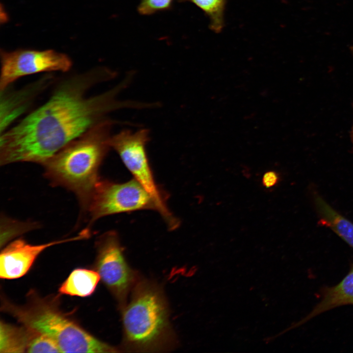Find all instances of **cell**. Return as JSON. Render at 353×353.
Masks as SVG:
<instances>
[{"instance_id": "6da1fadb", "label": "cell", "mask_w": 353, "mask_h": 353, "mask_svg": "<svg viewBox=\"0 0 353 353\" xmlns=\"http://www.w3.org/2000/svg\"><path fill=\"white\" fill-rule=\"evenodd\" d=\"M116 75L112 70L99 67L59 83L45 103L0 133V165L21 162L43 165L68 144L107 119V114L121 108H139L140 102L121 101L117 98L130 82L129 76L106 91L88 95L94 85Z\"/></svg>"}, {"instance_id": "7a4b0ae2", "label": "cell", "mask_w": 353, "mask_h": 353, "mask_svg": "<svg viewBox=\"0 0 353 353\" xmlns=\"http://www.w3.org/2000/svg\"><path fill=\"white\" fill-rule=\"evenodd\" d=\"M113 121L106 119L68 144L43 165L54 186L74 193L85 212L101 178L100 167L109 149Z\"/></svg>"}, {"instance_id": "3957f363", "label": "cell", "mask_w": 353, "mask_h": 353, "mask_svg": "<svg viewBox=\"0 0 353 353\" xmlns=\"http://www.w3.org/2000/svg\"><path fill=\"white\" fill-rule=\"evenodd\" d=\"M122 317L125 340L129 348L156 350L170 338L166 303L161 291L152 284H137Z\"/></svg>"}, {"instance_id": "277c9868", "label": "cell", "mask_w": 353, "mask_h": 353, "mask_svg": "<svg viewBox=\"0 0 353 353\" xmlns=\"http://www.w3.org/2000/svg\"><path fill=\"white\" fill-rule=\"evenodd\" d=\"M4 308L27 328L53 339L61 353L117 352L43 301L36 300L24 307L7 304Z\"/></svg>"}, {"instance_id": "5b68a950", "label": "cell", "mask_w": 353, "mask_h": 353, "mask_svg": "<svg viewBox=\"0 0 353 353\" xmlns=\"http://www.w3.org/2000/svg\"><path fill=\"white\" fill-rule=\"evenodd\" d=\"M150 137L149 130L146 128L134 131L124 129L111 136L110 147L118 154L134 178L155 200L158 213L169 229L174 230L179 222L168 209L164 196L155 181L146 152Z\"/></svg>"}, {"instance_id": "8992f818", "label": "cell", "mask_w": 353, "mask_h": 353, "mask_svg": "<svg viewBox=\"0 0 353 353\" xmlns=\"http://www.w3.org/2000/svg\"><path fill=\"white\" fill-rule=\"evenodd\" d=\"M145 209L159 212L155 200L134 178L124 183L100 178L85 211L90 217L87 227L104 216Z\"/></svg>"}, {"instance_id": "52a82bcc", "label": "cell", "mask_w": 353, "mask_h": 353, "mask_svg": "<svg viewBox=\"0 0 353 353\" xmlns=\"http://www.w3.org/2000/svg\"><path fill=\"white\" fill-rule=\"evenodd\" d=\"M0 61V92L23 76L43 72H66L72 66L67 55L52 50H1Z\"/></svg>"}, {"instance_id": "ba28073f", "label": "cell", "mask_w": 353, "mask_h": 353, "mask_svg": "<svg viewBox=\"0 0 353 353\" xmlns=\"http://www.w3.org/2000/svg\"><path fill=\"white\" fill-rule=\"evenodd\" d=\"M96 244L97 272L123 304L135 277L124 258L118 235L114 231L106 232L99 237Z\"/></svg>"}, {"instance_id": "9c48e42d", "label": "cell", "mask_w": 353, "mask_h": 353, "mask_svg": "<svg viewBox=\"0 0 353 353\" xmlns=\"http://www.w3.org/2000/svg\"><path fill=\"white\" fill-rule=\"evenodd\" d=\"M90 229L85 228L78 235L47 243L33 245L23 239L9 243L0 254V277L4 279L18 278L30 269L37 256L45 250L56 245L88 238Z\"/></svg>"}, {"instance_id": "30bf717a", "label": "cell", "mask_w": 353, "mask_h": 353, "mask_svg": "<svg viewBox=\"0 0 353 353\" xmlns=\"http://www.w3.org/2000/svg\"><path fill=\"white\" fill-rule=\"evenodd\" d=\"M310 188L318 224L329 228L353 248V223L329 204L315 188Z\"/></svg>"}, {"instance_id": "8fae6325", "label": "cell", "mask_w": 353, "mask_h": 353, "mask_svg": "<svg viewBox=\"0 0 353 353\" xmlns=\"http://www.w3.org/2000/svg\"><path fill=\"white\" fill-rule=\"evenodd\" d=\"M350 304H353V267L340 283L325 289L320 302L296 326L303 324L327 310Z\"/></svg>"}, {"instance_id": "7c38bea8", "label": "cell", "mask_w": 353, "mask_h": 353, "mask_svg": "<svg viewBox=\"0 0 353 353\" xmlns=\"http://www.w3.org/2000/svg\"><path fill=\"white\" fill-rule=\"evenodd\" d=\"M100 278L98 272L76 269L62 284L59 291L62 294L70 296H88L94 292Z\"/></svg>"}, {"instance_id": "4fadbf2b", "label": "cell", "mask_w": 353, "mask_h": 353, "mask_svg": "<svg viewBox=\"0 0 353 353\" xmlns=\"http://www.w3.org/2000/svg\"><path fill=\"white\" fill-rule=\"evenodd\" d=\"M34 337L23 328H18L2 321L0 324V352L23 353Z\"/></svg>"}, {"instance_id": "5bb4252c", "label": "cell", "mask_w": 353, "mask_h": 353, "mask_svg": "<svg viewBox=\"0 0 353 353\" xmlns=\"http://www.w3.org/2000/svg\"><path fill=\"white\" fill-rule=\"evenodd\" d=\"M188 1L200 8L210 20L209 28L215 33L224 27V13L227 0H179Z\"/></svg>"}, {"instance_id": "9a60e30c", "label": "cell", "mask_w": 353, "mask_h": 353, "mask_svg": "<svg viewBox=\"0 0 353 353\" xmlns=\"http://www.w3.org/2000/svg\"><path fill=\"white\" fill-rule=\"evenodd\" d=\"M39 227V224L35 222H22L10 218L5 215L1 216V246L14 237Z\"/></svg>"}, {"instance_id": "2e32d148", "label": "cell", "mask_w": 353, "mask_h": 353, "mask_svg": "<svg viewBox=\"0 0 353 353\" xmlns=\"http://www.w3.org/2000/svg\"><path fill=\"white\" fill-rule=\"evenodd\" d=\"M27 352L37 353H61L60 349L55 341L49 336L39 333L31 340Z\"/></svg>"}, {"instance_id": "e0dca14e", "label": "cell", "mask_w": 353, "mask_h": 353, "mask_svg": "<svg viewBox=\"0 0 353 353\" xmlns=\"http://www.w3.org/2000/svg\"><path fill=\"white\" fill-rule=\"evenodd\" d=\"M176 0H140L138 12L142 15H151L157 12L168 10Z\"/></svg>"}, {"instance_id": "ac0fdd59", "label": "cell", "mask_w": 353, "mask_h": 353, "mask_svg": "<svg viewBox=\"0 0 353 353\" xmlns=\"http://www.w3.org/2000/svg\"><path fill=\"white\" fill-rule=\"evenodd\" d=\"M277 174L274 171L267 172L262 177V184L266 188H270L275 185L278 182Z\"/></svg>"}, {"instance_id": "d6986e66", "label": "cell", "mask_w": 353, "mask_h": 353, "mask_svg": "<svg viewBox=\"0 0 353 353\" xmlns=\"http://www.w3.org/2000/svg\"><path fill=\"white\" fill-rule=\"evenodd\" d=\"M352 51L353 53V46L352 47ZM351 138L352 142L353 144V127H352V128L351 131Z\"/></svg>"}]
</instances>
